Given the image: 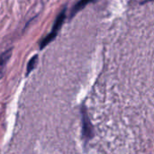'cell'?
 Masks as SVG:
<instances>
[{"label": "cell", "instance_id": "obj_4", "mask_svg": "<svg viewBox=\"0 0 154 154\" xmlns=\"http://www.w3.org/2000/svg\"><path fill=\"white\" fill-rule=\"evenodd\" d=\"M37 60H38L37 55L33 56V57L30 60V61H29V63H28V65H27V74H29V73L35 68V65L37 64Z\"/></svg>", "mask_w": 154, "mask_h": 154}, {"label": "cell", "instance_id": "obj_1", "mask_svg": "<svg viewBox=\"0 0 154 154\" xmlns=\"http://www.w3.org/2000/svg\"><path fill=\"white\" fill-rule=\"evenodd\" d=\"M65 16H66V9H63V11L59 14V16L57 17L55 23H54V25L52 27V31L41 42V49H43L48 43H50L57 35L59 30L60 29L61 25H62V23L65 19Z\"/></svg>", "mask_w": 154, "mask_h": 154}, {"label": "cell", "instance_id": "obj_3", "mask_svg": "<svg viewBox=\"0 0 154 154\" xmlns=\"http://www.w3.org/2000/svg\"><path fill=\"white\" fill-rule=\"evenodd\" d=\"M94 0H80L79 2H78L77 3V5L73 7V9H72V11H71V14H70V16L72 17V16H74V14H76V13H78L79 10H81L82 8H84L88 4H89V3H91V2H93Z\"/></svg>", "mask_w": 154, "mask_h": 154}, {"label": "cell", "instance_id": "obj_2", "mask_svg": "<svg viewBox=\"0 0 154 154\" xmlns=\"http://www.w3.org/2000/svg\"><path fill=\"white\" fill-rule=\"evenodd\" d=\"M11 54H12V50H7L5 52L2 53L0 55V79L3 77V72H4L5 64L9 60Z\"/></svg>", "mask_w": 154, "mask_h": 154}]
</instances>
